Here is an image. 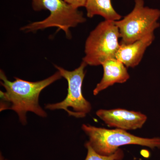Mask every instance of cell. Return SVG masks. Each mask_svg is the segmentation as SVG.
<instances>
[{
  "instance_id": "cell-1",
  "label": "cell",
  "mask_w": 160,
  "mask_h": 160,
  "mask_svg": "<svg viewBox=\"0 0 160 160\" xmlns=\"http://www.w3.org/2000/svg\"><path fill=\"white\" fill-rule=\"evenodd\" d=\"M62 77L58 71L49 77L38 82H29L17 77L12 82L1 70V84L6 91H1L0 110L11 109L15 112L23 125L27 124L26 113L28 112L40 117L46 118L47 113L39 104L40 94L45 88Z\"/></svg>"
},
{
  "instance_id": "cell-2",
  "label": "cell",
  "mask_w": 160,
  "mask_h": 160,
  "mask_svg": "<svg viewBox=\"0 0 160 160\" xmlns=\"http://www.w3.org/2000/svg\"><path fill=\"white\" fill-rule=\"evenodd\" d=\"M32 7L35 11L47 9L50 12V15L42 21L33 22L22 27L20 29L22 31L34 32L55 27L58 28L57 31L62 30L66 37L70 39L71 34L69 29L86 21L82 12L64 0H32Z\"/></svg>"
},
{
  "instance_id": "cell-3",
  "label": "cell",
  "mask_w": 160,
  "mask_h": 160,
  "mask_svg": "<svg viewBox=\"0 0 160 160\" xmlns=\"http://www.w3.org/2000/svg\"><path fill=\"white\" fill-rule=\"evenodd\" d=\"M82 129L89 138L92 149L103 156L114 154L121 146L129 145L160 149V138H147L136 136L121 129H106L83 124Z\"/></svg>"
},
{
  "instance_id": "cell-4",
  "label": "cell",
  "mask_w": 160,
  "mask_h": 160,
  "mask_svg": "<svg viewBox=\"0 0 160 160\" xmlns=\"http://www.w3.org/2000/svg\"><path fill=\"white\" fill-rule=\"evenodd\" d=\"M115 22L105 20L90 32L83 58L87 65L100 66L107 60L116 58L121 44L119 30Z\"/></svg>"
},
{
  "instance_id": "cell-5",
  "label": "cell",
  "mask_w": 160,
  "mask_h": 160,
  "mask_svg": "<svg viewBox=\"0 0 160 160\" xmlns=\"http://www.w3.org/2000/svg\"><path fill=\"white\" fill-rule=\"evenodd\" d=\"M133 9L122 19L115 21L118 28L120 44L134 42L159 27L160 10L145 6L144 0H135Z\"/></svg>"
},
{
  "instance_id": "cell-6",
  "label": "cell",
  "mask_w": 160,
  "mask_h": 160,
  "mask_svg": "<svg viewBox=\"0 0 160 160\" xmlns=\"http://www.w3.org/2000/svg\"><path fill=\"white\" fill-rule=\"evenodd\" d=\"M87 64L82 62L78 68L72 71H68L62 67L55 65L62 77L68 82V93L66 98L60 102L47 104L46 109L50 110L63 109L69 113L72 109V116L76 118H83L91 111V104L83 96L82 86L86 75L85 68Z\"/></svg>"
},
{
  "instance_id": "cell-7",
  "label": "cell",
  "mask_w": 160,
  "mask_h": 160,
  "mask_svg": "<svg viewBox=\"0 0 160 160\" xmlns=\"http://www.w3.org/2000/svg\"><path fill=\"white\" fill-rule=\"evenodd\" d=\"M96 115L109 127L124 130L141 129L147 119L139 112L122 109H99Z\"/></svg>"
},
{
  "instance_id": "cell-8",
  "label": "cell",
  "mask_w": 160,
  "mask_h": 160,
  "mask_svg": "<svg viewBox=\"0 0 160 160\" xmlns=\"http://www.w3.org/2000/svg\"><path fill=\"white\" fill-rule=\"evenodd\" d=\"M155 39L154 33L147 35L134 42L122 45L118 51L116 58L127 68H134L142 61L145 51Z\"/></svg>"
},
{
  "instance_id": "cell-9",
  "label": "cell",
  "mask_w": 160,
  "mask_h": 160,
  "mask_svg": "<svg viewBox=\"0 0 160 160\" xmlns=\"http://www.w3.org/2000/svg\"><path fill=\"white\" fill-rule=\"evenodd\" d=\"M102 66L104 73L102 80L93 90L95 96L116 83L126 82L130 78L126 66L116 58L107 60Z\"/></svg>"
},
{
  "instance_id": "cell-10",
  "label": "cell",
  "mask_w": 160,
  "mask_h": 160,
  "mask_svg": "<svg viewBox=\"0 0 160 160\" xmlns=\"http://www.w3.org/2000/svg\"><path fill=\"white\" fill-rule=\"evenodd\" d=\"M85 7L89 18L100 15L108 21H117L122 19L113 8L111 0H87Z\"/></svg>"
},
{
  "instance_id": "cell-11",
  "label": "cell",
  "mask_w": 160,
  "mask_h": 160,
  "mask_svg": "<svg viewBox=\"0 0 160 160\" xmlns=\"http://www.w3.org/2000/svg\"><path fill=\"white\" fill-rule=\"evenodd\" d=\"M85 146L87 150V155L85 160H122L124 158V152L120 149L114 154L106 156L97 153L92 149L88 142L85 144Z\"/></svg>"
},
{
  "instance_id": "cell-12",
  "label": "cell",
  "mask_w": 160,
  "mask_h": 160,
  "mask_svg": "<svg viewBox=\"0 0 160 160\" xmlns=\"http://www.w3.org/2000/svg\"><path fill=\"white\" fill-rule=\"evenodd\" d=\"M65 2L74 8L78 9L79 7H85L87 0H64Z\"/></svg>"
},
{
  "instance_id": "cell-13",
  "label": "cell",
  "mask_w": 160,
  "mask_h": 160,
  "mask_svg": "<svg viewBox=\"0 0 160 160\" xmlns=\"http://www.w3.org/2000/svg\"><path fill=\"white\" fill-rule=\"evenodd\" d=\"M0 160H4V158L2 156V154H1V157H0Z\"/></svg>"
},
{
  "instance_id": "cell-14",
  "label": "cell",
  "mask_w": 160,
  "mask_h": 160,
  "mask_svg": "<svg viewBox=\"0 0 160 160\" xmlns=\"http://www.w3.org/2000/svg\"></svg>"
}]
</instances>
